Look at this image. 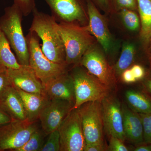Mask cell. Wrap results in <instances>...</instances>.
Segmentation results:
<instances>
[{
    "label": "cell",
    "instance_id": "cell-1",
    "mask_svg": "<svg viewBox=\"0 0 151 151\" xmlns=\"http://www.w3.org/2000/svg\"><path fill=\"white\" fill-rule=\"evenodd\" d=\"M32 13L29 31L35 33L42 41L44 54L52 62L67 65L64 45L58 30V22L52 16L40 12L36 7Z\"/></svg>",
    "mask_w": 151,
    "mask_h": 151
},
{
    "label": "cell",
    "instance_id": "cell-2",
    "mask_svg": "<svg viewBox=\"0 0 151 151\" xmlns=\"http://www.w3.org/2000/svg\"><path fill=\"white\" fill-rule=\"evenodd\" d=\"M23 16L18 6L14 3L5 9L4 14L0 18V27L14 50L18 62L21 65L28 66V47L22 26Z\"/></svg>",
    "mask_w": 151,
    "mask_h": 151
},
{
    "label": "cell",
    "instance_id": "cell-3",
    "mask_svg": "<svg viewBox=\"0 0 151 151\" xmlns=\"http://www.w3.org/2000/svg\"><path fill=\"white\" fill-rule=\"evenodd\" d=\"M58 30L62 38L68 65H79L86 50L94 45V38L86 26L58 23Z\"/></svg>",
    "mask_w": 151,
    "mask_h": 151
},
{
    "label": "cell",
    "instance_id": "cell-4",
    "mask_svg": "<svg viewBox=\"0 0 151 151\" xmlns=\"http://www.w3.org/2000/svg\"><path fill=\"white\" fill-rule=\"evenodd\" d=\"M73 78L75 100L73 109L84 103L100 101L109 96L110 89L80 65H75L70 73Z\"/></svg>",
    "mask_w": 151,
    "mask_h": 151
},
{
    "label": "cell",
    "instance_id": "cell-5",
    "mask_svg": "<svg viewBox=\"0 0 151 151\" xmlns=\"http://www.w3.org/2000/svg\"><path fill=\"white\" fill-rule=\"evenodd\" d=\"M29 66L44 86L52 80L68 72V65L52 62L42 52L38 36L29 32L27 36Z\"/></svg>",
    "mask_w": 151,
    "mask_h": 151
},
{
    "label": "cell",
    "instance_id": "cell-6",
    "mask_svg": "<svg viewBox=\"0 0 151 151\" xmlns=\"http://www.w3.org/2000/svg\"><path fill=\"white\" fill-rule=\"evenodd\" d=\"M78 111L86 144L104 143V124L101 102L84 103Z\"/></svg>",
    "mask_w": 151,
    "mask_h": 151
},
{
    "label": "cell",
    "instance_id": "cell-7",
    "mask_svg": "<svg viewBox=\"0 0 151 151\" xmlns=\"http://www.w3.org/2000/svg\"><path fill=\"white\" fill-rule=\"evenodd\" d=\"M36 122L12 120L0 126V151H15L24 145L38 127Z\"/></svg>",
    "mask_w": 151,
    "mask_h": 151
},
{
    "label": "cell",
    "instance_id": "cell-8",
    "mask_svg": "<svg viewBox=\"0 0 151 151\" xmlns=\"http://www.w3.org/2000/svg\"><path fill=\"white\" fill-rule=\"evenodd\" d=\"M79 65L97 78L111 90L116 85V75L114 70L100 49L94 45L84 53Z\"/></svg>",
    "mask_w": 151,
    "mask_h": 151
},
{
    "label": "cell",
    "instance_id": "cell-9",
    "mask_svg": "<svg viewBox=\"0 0 151 151\" xmlns=\"http://www.w3.org/2000/svg\"><path fill=\"white\" fill-rule=\"evenodd\" d=\"M58 129L60 151H84L86 142L78 109H72Z\"/></svg>",
    "mask_w": 151,
    "mask_h": 151
},
{
    "label": "cell",
    "instance_id": "cell-10",
    "mask_svg": "<svg viewBox=\"0 0 151 151\" xmlns=\"http://www.w3.org/2000/svg\"><path fill=\"white\" fill-rule=\"evenodd\" d=\"M51 10L52 16L58 23L86 26L87 10L82 0H44Z\"/></svg>",
    "mask_w": 151,
    "mask_h": 151
},
{
    "label": "cell",
    "instance_id": "cell-11",
    "mask_svg": "<svg viewBox=\"0 0 151 151\" xmlns=\"http://www.w3.org/2000/svg\"><path fill=\"white\" fill-rule=\"evenodd\" d=\"M73 105L74 103L67 100L48 99L39 117L42 129L46 136L58 129Z\"/></svg>",
    "mask_w": 151,
    "mask_h": 151
},
{
    "label": "cell",
    "instance_id": "cell-12",
    "mask_svg": "<svg viewBox=\"0 0 151 151\" xmlns=\"http://www.w3.org/2000/svg\"><path fill=\"white\" fill-rule=\"evenodd\" d=\"M104 131L109 137H116L124 142L123 114L121 103L113 96H107L102 102Z\"/></svg>",
    "mask_w": 151,
    "mask_h": 151
},
{
    "label": "cell",
    "instance_id": "cell-13",
    "mask_svg": "<svg viewBox=\"0 0 151 151\" xmlns=\"http://www.w3.org/2000/svg\"><path fill=\"white\" fill-rule=\"evenodd\" d=\"M86 1L88 17L86 29L101 45L105 52L109 53L112 50L113 41L106 21L92 0Z\"/></svg>",
    "mask_w": 151,
    "mask_h": 151
},
{
    "label": "cell",
    "instance_id": "cell-14",
    "mask_svg": "<svg viewBox=\"0 0 151 151\" xmlns=\"http://www.w3.org/2000/svg\"><path fill=\"white\" fill-rule=\"evenodd\" d=\"M6 72L14 87L28 93L46 95L41 81L29 65H22L18 68H6Z\"/></svg>",
    "mask_w": 151,
    "mask_h": 151
},
{
    "label": "cell",
    "instance_id": "cell-15",
    "mask_svg": "<svg viewBox=\"0 0 151 151\" xmlns=\"http://www.w3.org/2000/svg\"><path fill=\"white\" fill-rule=\"evenodd\" d=\"M48 99H61L75 102V89L73 78L68 72L52 80L44 86Z\"/></svg>",
    "mask_w": 151,
    "mask_h": 151
},
{
    "label": "cell",
    "instance_id": "cell-16",
    "mask_svg": "<svg viewBox=\"0 0 151 151\" xmlns=\"http://www.w3.org/2000/svg\"><path fill=\"white\" fill-rule=\"evenodd\" d=\"M122 107L123 127L126 139L133 143H142L144 141L143 129L139 114L126 104H122Z\"/></svg>",
    "mask_w": 151,
    "mask_h": 151
},
{
    "label": "cell",
    "instance_id": "cell-17",
    "mask_svg": "<svg viewBox=\"0 0 151 151\" xmlns=\"http://www.w3.org/2000/svg\"><path fill=\"white\" fill-rule=\"evenodd\" d=\"M0 104L13 120H27L22 100L12 85L8 87L1 97Z\"/></svg>",
    "mask_w": 151,
    "mask_h": 151
},
{
    "label": "cell",
    "instance_id": "cell-18",
    "mask_svg": "<svg viewBox=\"0 0 151 151\" xmlns=\"http://www.w3.org/2000/svg\"><path fill=\"white\" fill-rule=\"evenodd\" d=\"M14 87L16 89L23 102L27 120L30 122H36L48 98L46 95L28 93Z\"/></svg>",
    "mask_w": 151,
    "mask_h": 151
},
{
    "label": "cell",
    "instance_id": "cell-19",
    "mask_svg": "<svg viewBox=\"0 0 151 151\" xmlns=\"http://www.w3.org/2000/svg\"><path fill=\"white\" fill-rule=\"evenodd\" d=\"M141 24V38L145 42L151 39V0H137Z\"/></svg>",
    "mask_w": 151,
    "mask_h": 151
},
{
    "label": "cell",
    "instance_id": "cell-20",
    "mask_svg": "<svg viewBox=\"0 0 151 151\" xmlns=\"http://www.w3.org/2000/svg\"><path fill=\"white\" fill-rule=\"evenodd\" d=\"M129 107L138 113H151V100L142 93L135 90H127L125 93Z\"/></svg>",
    "mask_w": 151,
    "mask_h": 151
},
{
    "label": "cell",
    "instance_id": "cell-21",
    "mask_svg": "<svg viewBox=\"0 0 151 151\" xmlns=\"http://www.w3.org/2000/svg\"><path fill=\"white\" fill-rule=\"evenodd\" d=\"M7 39L0 27V65L7 68H18L21 67L16 57L11 50Z\"/></svg>",
    "mask_w": 151,
    "mask_h": 151
},
{
    "label": "cell",
    "instance_id": "cell-22",
    "mask_svg": "<svg viewBox=\"0 0 151 151\" xmlns=\"http://www.w3.org/2000/svg\"><path fill=\"white\" fill-rule=\"evenodd\" d=\"M135 54V48L134 45L125 42L122 47V52L119 59L113 68L115 75H122V73L128 69L133 62Z\"/></svg>",
    "mask_w": 151,
    "mask_h": 151
},
{
    "label": "cell",
    "instance_id": "cell-23",
    "mask_svg": "<svg viewBox=\"0 0 151 151\" xmlns=\"http://www.w3.org/2000/svg\"><path fill=\"white\" fill-rule=\"evenodd\" d=\"M45 136L46 135L42 129H40L38 128L27 142L15 151H40L44 144Z\"/></svg>",
    "mask_w": 151,
    "mask_h": 151
},
{
    "label": "cell",
    "instance_id": "cell-24",
    "mask_svg": "<svg viewBox=\"0 0 151 151\" xmlns=\"http://www.w3.org/2000/svg\"><path fill=\"white\" fill-rule=\"evenodd\" d=\"M120 14L124 24L128 29L136 31L139 29L140 20L134 11L123 9L121 10Z\"/></svg>",
    "mask_w": 151,
    "mask_h": 151
},
{
    "label": "cell",
    "instance_id": "cell-25",
    "mask_svg": "<svg viewBox=\"0 0 151 151\" xmlns=\"http://www.w3.org/2000/svg\"><path fill=\"white\" fill-rule=\"evenodd\" d=\"M40 151H60V137L58 129L55 130L48 135Z\"/></svg>",
    "mask_w": 151,
    "mask_h": 151
},
{
    "label": "cell",
    "instance_id": "cell-26",
    "mask_svg": "<svg viewBox=\"0 0 151 151\" xmlns=\"http://www.w3.org/2000/svg\"><path fill=\"white\" fill-rule=\"evenodd\" d=\"M139 114L142 123L144 141L151 144V113Z\"/></svg>",
    "mask_w": 151,
    "mask_h": 151
},
{
    "label": "cell",
    "instance_id": "cell-27",
    "mask_svg": "<svg viewBox=\"0 0 151 151\" xmlns=\"http://www.w3.org/2000/svg\"><path fill=\"white\" fill-rule=\"evenodd\" d=\"M14 3L18 6L24 16L29 14L36 7L35 0H14Z\"/></svg>",
    "mask_w": 151,
    "mask_h": 151
},
{
    "label": "cell",
    "instance_id": "cell-28",
    "mask_svg": "<svg viewBox=\"0 0 151 151\" xmlns=\"http://www.w3.org/2000/svg\"><path fill=\"white\" fill-rule=\"evenodd\" d=\"M108 150L111 151H128L129 149L124 142L116 137H110Z\"/></svg>",
    "mask_w": 151,
    "mask_h": 151
},
{
    "label": "cell",
    "instance_id": "cell-29",
    "mask_svg": "<svg viewBox=\"0 0 151 151\" xmlns=\"http://www.w3.org/2000/svg\"><path fill=\"white\" fill-rule=\"evenodd\" d=\"M116 8L119 10L123 9L135 11L137 9V0H113Z\"/></svg>",
    "mask_w": 151,
    "mask_h": 151
},
{
    "label": "cell",
    "instance_id": "cell-30",
    "mask_svg": "<svg viewBox=\"0 0 151 151\" xmlns=\"http://www.w3.org/2000/svg\"><path fill=\"white\" fill-rule=\"evenodd\" d=\"M6 72V68L4 67L0 69V99L9 87L11 86Z\"/></svg>",
    "mask_w": 151,
    "mask_h": 151
},
{
    "label": "cell",
    "instance_id": "cell-31",
    "mask_svg": "<svg viewBox=\"0 0 151 151\" xmlns=\"http://www.w3.org/2000/svg\"><path fill=\"white\" fill-rule=\"evenodd\" d=\"M106 150L104 143L86 144L84 151H103Z\"/></svg>",
    "mask_w": 151,
    "mask_h": 151
},
{
    "label": "cell",
    "instance_id": "cell-32",
    "mask_svg": "<svg viewBox=\"0 0 151 151\" xmlns=\"http://www.w3.org/2000/svg\"><path fill=\"white\" fill-rule=\"evenodd\" d=\"M122 76V80L125 83L129 84L134 83L137 81L131 69H127L124 70Z\"/></svg>",
    "mask_w": 151,
    "mask_h": 151
},
{
    "label": "cell",
    "instance_id": "cell-33",
    "mask_svg": "<svg viewBox=\"0 0 151 151\" xmlns=\"http://www.w3.org/2000/svg\"><path fill=\"white\" fill-rule=\"evenodd\" d=\"M132 73L137 80L142 79L145 76V70L141 65H135L131 68Z\"/></svg>",
    "mask_w": 151,
    "mask_h": 151
},
{
    "label": "cell",
    "instance_id": "cell-34",
    "mask_svg": "<svg viewBox=\"0 0 151 151\" xmlns=\"http://www.w3.org/2000/svg\"><path fill=\"white\" fill-rule=\"evenodd\" d=\"M12 120L11 116L4 110L0 104V126L7 124Z\"/></svg>",
    "mask_w": 151,
    "mask_h": 151
},
{
    "label": "cell",
    "instance_id": "cell-35",
    "mask_svg": "<svg viewBox=\"0 0 151 151\" xmlns=\"http://www.w3.org/2000/svg\"><path fill=\"white\" fill-rule=\"evenodd\" d=\"M135 151H151V144L146 145H142L134 149Z\"/></svg>",
    "mask_w": 151,
    "mask_h": 151
},
{
    "label": "cell",
    "instance_id": "cell-36",
    "mask_svg": "<svg viewBox=\"0 0 151 151\" xmlns=\"http://www.w3.org/2000/svg\"><path fill=\"white\" fill-rule=\"evenodd\" d=\"M99 6L103 8H107L109 6V0H94Z\"/></svg>",
    "mask_w": 151,
    "mask_h": 151
},
{
    "label": "cell",
    "instance_id": "cell-37",
    "mask_svg": "<svg viewBox=\"0 0 151 151\" xmlns=\"http://www.w3.org/2000/svg\"><path fill=\"white\" fill-rule=\"evenodd\" d=\"M146 86L151 93V80H148L146 83Z\"/></svg>",
    "mask_w": 151,
    "mask_h": 151
},
{
    "label": "cell",
    "instance_id": "cell-38",
    "mask_svg": "<svg viewBox=\"0 0 151 151\" xmlns=\"http://www.w3.org/2000/svg\"><path fill=\"white\" fill-rule=\"evenodd\" d=\"M4 68V67H3V66H2L1 65H0V69H1V68Z\"/></svg>",
    "mask_w": 151,
    "mask_h": 151
},
{
    "label": "cell",
    "instance_id": "cell-39",
    "mask_svg": "<svg viewBox=\"0 0 151 151\" xmlns=\"http://www.w3.org/2000/svg\"><path fill=\"white\" fill-rule=\"evenodd\" d=\"M150 42H151V39H150Z\"/></svg>",
    "mask_w": 151,
    "mask_h": 151
}]
</instances>
